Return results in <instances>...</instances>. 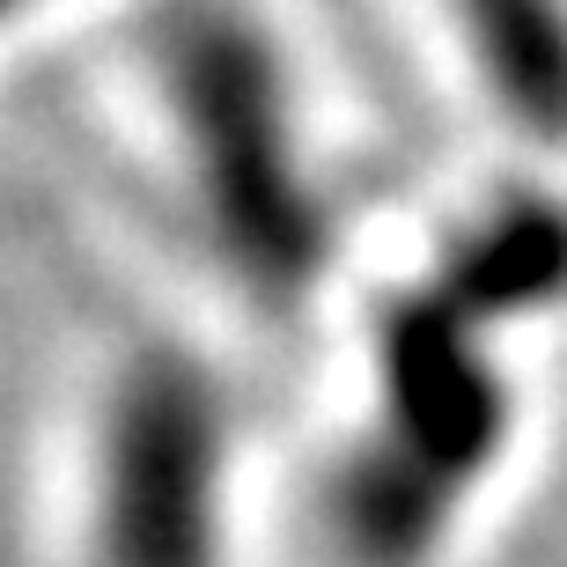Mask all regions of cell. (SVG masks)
Masks as SVG:
<instances>
[{
    "label": "cell",
    "instance_id": "1",
    "mask_svg": "<svg viewBox=\"0 0 567 567\" xmlns=\"http://www.w3.org/2000/svg\"><path fill=\"white\" fill-rule=\"evenodd\" d=\"M214 480H221V413L214 391L177 361L126 377L104 442V567H214Z\"/></svg>",
    "mask_w": 567,
    "mask_h": 567
},
{
    "label": "cell",
    "instance_id": "2",
    "mask_svg": "<svg viewBox=\"0 0 567 567\" xmlns=\"http://www.w3.org/2000/svg\"><path fill=\"white\" fill-rule=\"evenodd\" d=\"M383 377H391V457L413 464L442 494L480 480L494 450H502V391L494 369L472 354L457 324L427 310L391 317V347H383Z\"/></svg>",
    "mask_w": 567,
    "mask_h": 567
}]
</instances>
